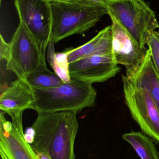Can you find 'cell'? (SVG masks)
<instances>
[{"label":"cell","instance_id":"cell-5","mask_svg":"<svg viewBox=\"0 0 159 159\" xmlns=\"http://www.w3.org/2000/svg\"><path fill=\"white\" fill-rule=\"evenodd\" d=\"M9 44L10 57L6 68L14 72L17 78H25L34 72L47 69L46 58L21 21H19Z\"/></svg>","mask_w":159,"mask_h":159},{"label":"cell","instance_id":"cell-4","mask_svg":"<svg viewBox=\"0 0 159 159\" xmlns=\"http://www.w3.org/2000/svg\"><path fill=\"white\" fill-rule=\"evenodd\" d=\"M114 16L135 41L145 47L150 34L159 29L156 13L144 0H102Z\"/></svg>","mask_w":159,"mask_h":159},{"label":"cell","instance_id":"cell-3","mask_svg":"<svg viewBox=\"0 0 159 159\" xmlns=\"http://www.w3.org/2000/svg\"><path fill=\"white\" fill-rule=\"evenodd\" d=\"M32 89L33 110L38 114L62 111L77 114L85 108L93 107L97 95L92 84L72 79L53 89Z\"/></svg>","mask_w":159,"mask_h":159},{"label":"cell","instance_id":"cell-6","mask_svg":"<svg viewBox=\"0 0 159 159\" xmlns=\"http://www.w3.org/2000/svg\"><path fill=\"white\" fill-rule=\"evenodd\" d=\"M125 103L143 132L159 143V111L146 89L133 86L122 75Z\"/></svg>","mask_w":159,"mask_h":159},{"label":"cell","instance_id":"cell-16","mask_svg":"<svg viewBox=\"0 0 159 159\" xmlns=\"http://www.w3.org/2000/svg\"><path fill=\"white\" fill-rule=\"evenodd\" d=\"M24 79L31 88L36 89H53L64 83L55 72L48 69L34 72Z\"/></svg>","mask_w":159,"mask_h":159},{"label":"cell","instance_id":"cell-18","mask_svg":"<svg viewBox=\"0 0 159 159\" xmlns=\"http://www.w3.org/2000/svg\"><path fill=\"white\" fill-rule=\"evenodd\" d=\"M10 48L9 43H7L1 34L0 39V58L1 61H5L6 62L9 60L10 57Z\"/></svg>","mask_w":159,"mask_h":159},{"label":"cell","instance_id":"cell-20","mask_svg":"<svg viewBox=\"0 0 159 159\" xmlns=\"http://www.w3.org/2000/svg\"><path fill=\"white\" fill-rule=\"evenodd\" d=\"M48 2H78L83 0H44Z\"/></svg>","mask_w":159,"mask_h":159},{"label":"cell","instance_id":"cell-17","mask_svg":"<svg viewBox=\"0 0 159 159\" xmlns=\"http://www.w3.org/2000/svg\"><path fill=\"white\" fill-rule=\"evenodd\" d=\"M147 45L150 50L152 61L159 77V37L158 32L155 31L150 34Z\"/></svg>","mask_w":159,"mask_h":159},{"label":"cell","instance_id":"cell-15","mask_svg":"<svg viewBox=\"0 0 159 159\" xmlns=\"http://www.w3.org/2000/svg\"><path fill=\"white\" fill-rule=\"evenodd\" d=\"M54 43L50 39L47 49V59L54 72L64 82L71 81L69 74V63L67 55L64 51L56 53Z\"/></svg>","mask_w":159,"mask_h":159},{"label":"cell","instance_id":"cell-10","mask_svg":"<svg viewBox=\"0 0 159 159\" xmlns=\"http://www.w3.org/2000/svg\"><path fill=\"white\" fill-rule=\"evenodd\" d=\"M32 89L24 78H17L5 90L0 97V109L12 118V123L23 131L22 114L27 109H33Z\"/></svg>","mask_w":159,"mask_h":159},{"label":"cell","instance_id":"cell-12","mask_svg":"<svg viewBox=\"0 0 159 159\" xmlns=\"http://www.w3.org/2000/svg\"><path fill=\"white\" fill-rule=\"evenodd\" d=\"M63 51L67 55L69 63L92 55H113L112 26H107L100 31L84 44Z\"/></svg>","mask_w":159,"mask_h":159},{"label":"cell","instance_id":"cell-14","mask_svg":"<svg viewBox=\"0 0 159 159\" xmlns=\"http://www.w3.org/2000/svg\"><path fill=\"white\" fill-rule=\"evenodd\" d=\"M122 139L128 142L141 159H159V154L150 137L140 132L124 134Z\"/></svg>","mask_w":159,"mask_h":159},{"label":"cell","instance_id":"cell-22","mask_svg":"<svg viewBox=\"0 0 159 159\" xmlns=\"http://www.w3.org/2000/svg\"><path fill=\"white\" fill-rule=\"evenodd\" d=\"M159 31H158V36H159Z\"/></svg>","mask_w":159,"mask_h":159},{"label":"cell","instance_id":"cell-13","mask_svg":"<svg viewBox=\"0 0 159 159\" xmlns=\"http://www.w3.org/2000/svg\"><path fill=\"white\" fill-rule=\"evenodd\" d=\"M129 81L133 86L144 88L148 91L159 111V77L154 67L148 48L138 70Z\"/></svg>","mask_w":159,"mask_h":159},{"label":"cell","instance_id":"cell-21","mask_svg":"<svg viewBox=\"0 0 159 159\" xmlns=\"http://www.w3.org/2000/svg\"><path fill=\"white\" fill-rule=\"evenodd\" d=\"M90 1H92V2H96L102 3V0H90Z\"/></svg>","mask_w":159,"mask_h":159},{"label":"cell","instance_id":"cell-8","mask_svg":"<svg viewBox=\"0 0 159 159\" xmlns=\"http://www.w3.org/2000/svg\"><path fill=\"white\" fill-rule=\"evenodd\" d=\"M112 24L113 58L126 68V76L132 79L145 57L147 48L140 45L115 18L110 16Z\"/></svg>","mask_w":159,"mask_h":159},{"label":"cell","instance_id":"cell-1","mask_svg":"<svg viewBox=\"0 0 159 159\" xmlns=\"http://www.w3.org/2000/svg\"><path fill=\"white\" fill-rule=\"evenodd\" d=\"M77 114L72 111L38 114L31 127L33 150L50 159H76L75 141L79 129Z\"/></svg>","mask_w":159,"mask_h":159},{"label":"cell","instance_id":"cell-11","mask_svg":"<svg viewBox=\"0 0 159 159\" xmlns=\"http://www.w3.org/2000/svg\"><path fill=\"white\" fill-rule=\"evenodd\" d=\"M0 155L2 159H38L23 131L0 115Z\"/></svg>","mask_w":159,"mask_h":159},{"label":"cell","instance_id":"cell-9","mask_svg":"<svg viewBox=\"0 0 159 159\" xmlns=\"http://www.w3.org/2000/svg\"><path fill=\"white\" fill-rule=\"evenodd\" d=\"M120 71L113 55H92L69 64L71 79L91 84L107 81Z\"/></svg>","mask_w":159,"mask_h":159},{"label":"cell","instance_id":"cell-19","mask_svg":"<svg viewBox=\"0 0 159 159\" xmlns=\"http://www.w3.org/2000/svg\"><path fill=\"white\" fill-rule=\"evenodd\" d=\"M35 152L38 159H50L47 155L43 152H38V151H35Z\"/></svg>","mask_w":159,"mask_h":159},{"label":"cell","instance_id":"cell-2","mask_svg":"<svg viewBox=\"0 0 159 159\" xmlns=\"http://www.w3.org/2000/svg\"><path fill=\"white\" fill-rule=\"evenodd\" d=\"M51 37L55 43L74 34H82L95 26L108 11L102 3L90 0L49 2Z\"/></svg>","mask_w":159,"mask_h":159},{"label":"cell","instance_id":"cell-7","mask_svg":"<svg viewBox=\"0 0 159 159\" xmlns=\"http://www.w3.org/2000/svg\"><path fill=\"white\" fill-rule=\"evenodd\" d=\"M21 21L31 34L43 56L51 39V13L49 2L44 0H14Z\"/></svg>","mask_w":159,"mask_h":159}]
</instances>
